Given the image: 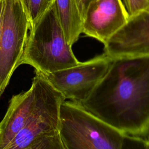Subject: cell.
<instances>
[{
	"mask_svg": "<svg viewBox=\"0 0 149 149\" xmlns=\"http://www.w3.org/2000/svg\"><path fill=\"white\" fill-rule=\"evenodd\" d=\"M56 15L66 38L70 45L82 33V17L74 0H55Z\"/></svg>",
	"mask_w": 149,
	"mask_h": 149,
	"instance_id": "obj_10",
	"label": "cell"
},
{
	"mask_svg": "<svg viewBox=\"0 0 149 149\" xmlns=\"http://www.w3.org/2000/svg\"><path fill=\"white\" fill-rule=\"evenodd\" d=\"M65 100L64 96L43 74L34 111L5 149H27L41 136L59 132L60 107Z\"/></svg>",
	"mask_w": 149,
	"mask_h": 149,
	"instance_id": "obj_6",
	"label": "cell"
},
{
	"mask_svg": "<svg viewBox=\"0 0 149 149\" xmlns=\"http://www.w3.org/2000/svg\"><path fill=\"white\" fill-rule=\"evenodd\" d=\"M58 19L54 4L30 28L20 65L48 73L78 64Z\"/></svg>",
	"mask_w": 149,
	"mask_h": 149,
	"instance_id": "obj_2",
	"label": "cell"
},
{
	"mask_svg": "<svg viewBox=\"0 0 149 149\" xmlns=\"http://www.w3.org/2000/svg\"><path fill=\"white\" fill-rule=\"evenodd\" d=\"M129 19L122 0H95L83 17L82 33L104 44Z\"/></svg>",
	"mask_w": 149,
	"mask_h": 149,
	"instance_id": "obj_7",
	"label": "cell"
},
{
	"mask_svg": "<svg viewBox=\"0 0 149 149\" xmlns=\"http://www.w3.org/2000/svg\"><path fill=\"white\" fill-rule=\"evenodd\" d=\"M30 29L20 0H4L0 31V98L20 65Z\"/></svg>",
	"mask_w": 149,
	"mask_h": 149,
	"instance_id": "obj_4",
	"label": "cell"
},
{
	"mask_svg": "<svg viewBox=\"0 0 149 149\" xmlns=\"http://www.w3.org/2000/svg\"><path fill=\"white\" fill-rule=\"evenodd\" d=\"M42 78V73L35 70L30 88L12 97L6 112L0 122V149L6 148L34 111Z\"/></svg>",
	"mask_w": 149,
	"mask_h": 149,
	"instance_id": "obj_9",
	"label": "cell"
},
{
	"mask_svg": "<svg viewBox=\"0 0 149 149\" xmlns=\"http://www.w3.org/2000/svg\"><path fill=\"white\" fill-rule=\"evenodd\" d=\"M129 17L149 10V0H122Z\"/></svg>",
	"mask_w": 149,
	"mask_h": 149,
	"instance_id": "obj_14",
	"label": "cell"
},
{
	"mask_svg": "<svg viewBox=\"0 0 149 149\" xmlns=\"http://www.w3.org/2000/svg\"><path fill=\"white\" fill-rule=\"evenodd\" d=\"M74 1L76 2L78 9L83 19V17L85 14L86 11L87 9L88 6L95 0H74Z\"/></svg>",
	"mask_w": 149,
	"mask_h": 149,
	"instance_id": "obj_15",
	"label": "cell"
},
{
	"mask_svg": "<svg viewBox=\"0 0 149 149\" xmlns=\"http://www.w3.org/2000/svg\"><path fill=\"white\" fill-rule=\"evenodd\" d=\"M27 149H65L59 132L44 134L34 140Z\"/></svg>",
	"mask_w": 149,
	"mask_h": 149,
	"instance_id": "obj_12",
	"label": "cell"
},
{
	"mask_svg": "<svg viewBox=\"0 0 149 149\" xmlns=\"http://www.w3.org/2000/svg\"><path fill=\"white\" fill-rule=\"evenodd\" d=\"M59 133L65 149H122L124 134L66 100L60 107Z\"/></svg>",
	"mask_w": 149,
	"mask_h": 149,
	"instance_id": "obj_3",
	"label": "cell"
},
{
	"mask_svg": "<svg viewBox=\"0 0 149 149\" xmlns=\"http://www.w3.org/2000/svg\"><path fill=\"white\" fill-rule=\"evenodd\" d=\"M149 149V144L147 139L141 136L124 133L122 149Z\"/></svg>",
	"mask_w": 149,
	"mask_h": 149,
	"instance_id": "obj_13",
	"label": "cell"
},
{
	"mask_svg": "<svg viewBox=\"0 0 149 149\" xmlns=\"http://www.w3.org/2000/svg\"><path fill=\"white\" fill-rule=\"evenodd\" d=\"M147 142H148V144H149V133H148V137H147Z\"/></svg>",
	"mask_w": 149,
	"mask_h": 149,
	"instance_id": "obj_17",
	"label": "cell"
},
{
	"mask_svg": "<svg viewBox=\"0 0 149 149\" xmlns=\"http://www.w3.org/2000/svg\"><path fill=\"white\" fill-rule=\"evenodd\" d=\"M3 7H4V0H0V31L1 29L3 12Z\"/></svg>",
	"mask_w": 149,
	"mask_h": 149,
	"instance_id": "obj_16",
	"label": "cell"
},
{
	"mask_svg": "<svg viewBox=\"0 0 149 149\" xmlns=\"http://www.w3.org/2000/svg\"><path fill=\"white\" fill-rule=\"evenodd\" d=\"M79 104L123 133L148 135L149 55L112 58L105 76Z\"/></svg>",
	"mask_w": 149,
	"mask_h": 149,
	"instance_id": "obj_1",
	"label": "cell"
},
{
	"mask_svg": "<svg viewBox=\"0 0 149 149\" xmlns=\"http://www.w3.org/2000/svg\"><path fill=\"white\" fill-rule=\"evenodd\" d=\"M104 53L122 55H149V10L129 17L127 22L104 44Z\"/></svg>",
	"mask_w": 149,
	"mask_h": 149,
	"instance_id": "obj_8",
	"label": "cell"
},
{
	"mask_svg": "<svg viewBox=\"0 0 149 149\" xmlns=\"http://www.w3.org/2000/svg\"><path fill=\"white\" fill-rule=\"evenodd\" d=\"M111 61L112 58L103 53L73 66L42 73L65 100L80 103L105 76Z\"/></svg>",
	"mask_w": 149,
	"mask_h": 149,
	"instance_id": "obj_5",
	"label": "cell"
},
{
	"mask_svg": "<svg viewBox=\"0 0 149 149\" xmlns=\"http://www.w3.org/2000/svg\"><path fill=\"white\" fill-rule=\"evenodd\" d=\"M55 0H20L29 20L30 28L51 7Z\"/></svg>",
	"mask_w": 149,
	"mask_h": 149,
	"instance_id": "obj_11",
	"label": "cell"
}]
</instances>
